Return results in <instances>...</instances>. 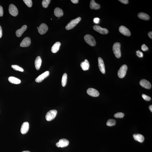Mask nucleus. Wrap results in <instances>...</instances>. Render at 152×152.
<instances>
[{
    "label": "nucleus",
    "mask_w": 152,
    "mask_h": 152,
    "mask_svg": "<svg viewBox=\"0 0 152 152\" xmlns=\"http://www.w3.org/2000/svg\"><path fill=\"white\" fill-rule=\"evenodd\" d=\"M119 31L120 33L125 36H130L131 33L129 30L124 26H120L119 27Z\"/></svg>",
    "instance_id": "obj_9"
},
{
    "label": "nucleus",
    "mask_w": 152,
    "mask_h": 152,
    "mask_svg": "<svg viewBox=\"0 0 152 152\" xmlns=\"http://www.w3.org/2000/svg\"><path fill=\"white\" fill-rule=\"evenodd\" d=\"M149 109L150 110H151V112H152V105H151L149 107Z\"/></svg>",
    "instance_id": "obj_41"
},
{
    "label": "nucleus",
    "mask_w": 152,
    "mask_h": 152,
    "mask_svg": "<svg viewBox=\"0 0 152 152\" xmlns=\"http://www.w3.org/2000/svg\"><path fill=\"white\" fill-rule=\"evenodd\" d=\"M125 116L123 113L122 112H118L114 115V116L116 118H122Z\"/></svg>",
    "instance_id": "obj_30"
},
{
    "label": "nucleus",
    "mask_w": 152,
    "mask_h": 152,
    "mask_svg": "<svg viewBox=\"0 0 152 152\" xmlns=\"http://www.w3.org/2000/svg\"><path fill=\"white\" fill-rule=\"evenodd\" d=\"M71 1L72 3H75V4H77L79 2L78 0H71Z\"/></svg>",
    "instance_id": "obj_39"
},
{
    "label": "nucleus",
    "mask_w": 152,
    "mask_h": 152,
    "mask_svg": "<svg viewBox=\"0 0 152 152\" xmlns=\"http://www.w3.org/2000/svg\"><path fill=\"white\" fill-rule=\"evenodd\" d=\"M140 85L145 89H150L151 87V84L149 81L145 79H143L139 82Z\"/></svg>",
    "instance_id": "obj_15"
},
{
    "label": "nucleus",
    "mask_w": 152,
    "mask_h": 152,
    "mask_svg": "<svg viewBox=\"0 0 152 152\" xmlns=\"http://www.w3.org/2000/svg\"><path fill=\"white\" fill-rule=\"evenodd\" d=\"M128 67L126 65H122L120 68L118 72V75L120 78H122L126 75Z\"/></svg>",
    "instance_id": "obj_5"
},
{
    "label": "nucleus",
    "mask_w": 152,
    "mask_h": 152,
    "mask_svg": "<svg viewBox=\"0 0 152 152\" xmlns=\"http://www.w3.org/2000/svg\"><path fill=\"white\" fill-rule=\"evenodd\" d=\"M134 138L135 140L140 143H142L144 141V136L140 134H134L133 135Z\"/></svg>",
    "instance_id": "obj_22"
},
{
    "label": "nucleus",
    "mask_w": 152,
    "mask_h": 152,
    "mask_svg": "<svg viewBox=\"0 0 152 152\" xmlns=\"http://www.w3.org/2000/svg\"><path fill=\"white\" fill-rule=\"evenodd\" d=\"M50 0H43L42 2V6L44 8H47L50 3Z\"/></svg>",
    "instance_id": "obj_29"
},
{
    "label": "nucleus",
    "mask_w": 152,
    "mask_h": 152,
    "mask_svg": "<svg viewBox=\"0 0 152 152\" xmlns=\"http://www.w3.org/2000/svg\"><path fill=\"white\" fill-rule=\"evenodd\" d=\"M142 97L144 100L146 101H150L151 100V97L145 94H142Z\"/></svg>",
    "instance_id": "obj_32"
},
{
    "label": "nucleus",
    "mask_w": 152,
    "mask_h": 152,
    "mask_svg": "<svg viewBox=\"0 0 152 152\" xmlns=\"http://www.w3.org/2000/svg\"><path fill=\"white\" fill-rule=\"evenodd\" d=\"M69 142L68 140L65 139L60 140L59 142L56 144V145L58 147L63 148L65 147L68 145Z\"/></svg>",
    "instance_id": "obj_8"
},
{
    "label": "nucleus",
    "mask_w": 152,
    "mask_h": 152,
    "mask_svg": "<svg viewBox=\"0 0 152 152\" xmlns=\"http://www.w3.org/2000/svg\"><path fill=\"white\" fill-rule=\"evenodd\" d=\"M148 36H149L150 38L152 39V31L150 32L148 34Z\"/></svg>",
    "instance_id": "obj_40"
},
{
    "label": "nucleus",
    "mask_w": 152,
    "mask_h": 152,
    "mask_svg": "<svg viewBox=\"0 0 152 152\" xmlns=\"http://www.w3.org/2000/svg\"><path fill=\"white\" fill-rule=\"evenodd\" d=\"M141 49L143 51H146L148 50V48L147 46L145 44H144L141 46Z\"/></svg>",
    "instance_id": "obj_34"
},
{
    "label": "nucleus",
    "mask_w": 152,
    "mask_h": 152,
    "mask_svg": "<svg viewBox=\"0 0 152 152\" xmlns=\"http://www.w3.org/2000/svg\"><path fill=\"white\" fill-rule=\"evenodd\" d=\"M49 71H46L42 73L41 75L37 78L35 79L36 82L37 83L41 82L43 81L44 79H45L49 75Z\"/></svg>",
    "instance_id": "obj_10"
},
{
    "label": "nucleus",
    "mask_w": 152,
    "mask_h": 152,
    "mask_svg": "<svg viewBox=\"0 0 152 152\" xmlns=\"http://www.w3.org/2000/svg\"><path fill=\"white\" fill-rule=\"evenodd\" d=\"M67 80V75L66 73H65L63 74L62 78L61 84L63 87H64L66 86Z\"/></svg>",
    "instance_id": "obj_26"
},
{
    "label": "nucleus",
    "mask_w": 152,
    "mask_h": 152,
    "mask_svg": "<svg viewBox=\"0 0 152 152\" xmlns=\"http://www.w3.org/2000/svg\"><path fill=\"white\" fill-rule=\"evenodd\" d=\"M98 63L99 68L102 74L105 73V65L103 59L101 57L98 58Z\"/></svg>",
    "instance_id": "obj_11"
},
{
    "label": "nucleus",
    "mask_w": 152,
    "mask_h": 152,
    "mask_svg": "<svg viewBox=\"0 0 152 152\" xmlns=\"http://www.w3.org/2000/svg\"><path fill=\"white\" fill-rule=\"evenodd\" d=\"M22 152H31L29 151H24Z\"/></svg>",
    "instance_id": "obj_42"
},
{
    "label": "nucleus",
    "mask_w": 152,
    "mask_h": 152,
    "mask_svg": "<svg viewBox=\"0 0 152 152\" xmlns=\"http://www.w3.org/2000/svg\"><path fill=\"white\" fill-rule=\"evenodd\" d=\"M12 68L14 70L17 71H18L20 72H23L24 71V69L23 68H21L17 65H13L11 66Z\"/></svg>",
    "instance_id": "obj_28"
},
{
    "label": "nucleus",
    "mask_w": 152,
    "mask_h": 152,
    "mask_svg": "<svg viewBox=\"0 0 152 152\" xmlns=\"http://www.w3.org/2000/svg\"><path fill=\"white\" fill-rule=\"evenodd\" d=\"M61 44L59 42H57L53 45L51 48V51L53 53H56L59 51Z\"/></svg>",
    "instance_id": "obj_20"
},
{
    "label": "nucleus",
    "mask_w": 152,
    "mask_h": 152,
    "mask_svg": "<svg viewBox=\"0 0 152 152\" xmlns=\"http://www.w3.org/2000/svg\"><path fill=\"white\" fill-rule=\"evenodd\" d=\"M2 35V29L0 25V38H1Z\"/></svg>",
    "instance_id": "obj_38"
},
{
    "label": "nucleus",
    "mask_w": 152,
    "mask_h": 152,
    "mask_svg": "<svg viewBox=\"0 0 152 152\" xmlns=\"http://www.w3.org/2000/svg\"><path fill=\"white\" fill-rule=\"evenodd\" d=\"M31 44V39L29 37L25 38L22 40L20 44V46L22 47H29Z\"/></svg>",
    "instance_id": "obj_16"
},
{
    "label": "nucleus",
    "mask_w": 152,
    "mask_h": 152,
    "mask_svg": "<svg viewBox=\"0 0 152 152\" xmlns=\"http://www.w3.org/2000/svg\"><path fill=\"white\" fill-rule=\"evenodd\" d=\"M9 12L10 15L14 17L17 16L18 15V12L16 6L13 4H10L9 8Z\"/></svg>",
    "instance_id": "obj_7"
},
{
    "label": "nucleus",
    "mask_w": 152,
    "mask_h": 152,
    "mask_svg": "<svg viewBox=\"0 0 152 152\" xmlns=\"http://www.w3.org/2000/svg\"><path fill=\"white\" fill-rule=\"evenodd\" d=\"M23 1L29 8H31L32 6L33 3L31 0H24Z\"/></svg>",
    "instance_id": "obj_31"
},
{
    "label": "nucleus",
    "mask_w": 152,
    "mask_h": 152,
    "mask_svg": "<svg viewBox=\"0 0 152 152\" xmlns=\"http://www.w3.org/2000/svg\"><path fill=\"white\" fill-rule=\"evenodd\" d=\"M116 120L114 119H109L107 122V126L110 127L114 126L116 124Z\"/></svg>",
    "instance_id": "obj_27"
},
{
    "label": "nucleus",
    "mask_w": 152,
    "mask_h": 152,
    "mask_svg": "<svg viewBox=\"0 0 152 152\" xmlns=\"http://www.w3.org/2000/svg\"><path fill=\"white\" fill-rule=\"evenodd\" d=\"M84 39L86 43L91 46H94L96 44L94 38L91 35H86L84 36Z\"/></svg>",
    "instance_id": "obj_3"
},
{
    "label": "nucleus",
    "mask_w": 152,
    "mask_h": 152,
    "mask_svg": "<svg viewBox=\"0 0 152 152\" xmlns=\"http://www.w3.org/2000/svg\"><path fill=\"white\" fill-rule=\"evenodd\" d=\"M57 111L55 110H53L49 111L46 115L45 118L47 121H50L54 119L56 117Z\"/></svg>",
    "instance_id": "obj_4"
},
{
    "label": "nucleus",
    "mask_w": 152,
    "mask_h": 152,
    "mask_svg": "<svg viewBox=\"0 0 152 152\" xmlns=\"http://www.w3.org/2000/svg\"><path fill=\"white\" fill-rule=\"evenodd\" d=\"M48 29V27L46 25L44 24H42L38 28V31L40 34L43 35L47 32Z\"/></svg>",
    "instance_id": "obj_14"
},
{
    "label": "nucleus",
    "mask_w": 152,
    "mask_h": 152,
    "mask_svg": "<svg viewBox=\"0 0 152 152\" xmlns=\"http://www.w3.org/2000/svg\"><path fill=\"white\" fill-rule=\"evenodd\" d=\"M138 16L140 19L144 20H149L150 17L147 14L144 13H140L138 14Z\"/></svg>",
    "instance_id": "obj_25"
},
{
    "label": "nucleus",
    "mask_w": 152,
    "mask_h": 152,
    "mask_svg": "<svg viewBox=\"0 0 152 152\" xmlns=\"http://www.w3.org/2000/svg\"><path fill=\"white\" fill-rule=\"evenodd\" d=\"M81 20L80 17H78L77 18L73 19L65 27L67 30H70L73 29L77 24H78Z\"/></svg>",
    "instance_id": "obj_2"
},
{
    "label": "nucleus",
    "mask_w": 152,
    "mask_h": 152,
    "mask_svg": "<svg viewBox=\"0 0 152 152\" xmlns=\"http://www.w3.org/2000/svg\"><path fill=\"white\" fill-rule=\"evenodd\" d=\"M29 123L27 122H25L23 123L21 127V133L23 134H25L27 133L29 130Z\"/></svg>",
    "instance_id": "obj_12"
},
{
    "label": "nucleus",
    "mask_w": 152,
    "mask_h": 152,
    "mask_svg": "<svg viewBox=\"0 0 152 152\" xmlns=\"http://www.w3.org/2000/svg\"><path fill=\"white\" fill-rule=\"evenodd\" d=\"M3 8L2 7L0 6V17L3 16Z\"/></svg>",
    "instance_id": "obj_35"
},
{
    "label": "nucleus",
    "mask_w": 152,
    "mask_h": 152,
    "mask_svg": "<svg viewBox=\"0 0 152 152\" xmlns=\"http://www.w3.org/2000/svg\"><path fill=\"white\" fill-rule=\"evenodd\" d=\"M27 28V26L26 25H24L20 29L17 30L16 32V34L17 36L18 37H20L22 36L24 32L26 31Z\"/></svg>",
    "instance_id": "obj_19"
},
{
    "label": "nucleus",
    "mask_w": 152,
    "mask_h": 152,
    "mask_svg": "<svg viewBox=\"0 0 152 152\" xmlns=\"http://www.w3.org/2000/svg\"><path fill=\"white\" fill-rule=\"evenodd\" d=\"M8 80L10 83L15 84H19L21 83V81L20 79L11 76L9 77Z\"/></svg>",
    "instance_id": "obj_23"
},
{
    "label": "nucleus",
    "mask_w": 152,
    "mask_h": 152,
    "mask_svg": "<svg viewBox=\"0 0 152 152\" xmlns=\"http://www.w3.org/2000/svg\"><path fill=\"white\" fill-rule=\"evenodd\" d=\"M54 14L56 17H62L63 15V10L61 8H56L55 9Z\"/></svg>",
    "instance_id": "obj_24"
},
{
    "label": "nucleus",
    "mask_w": 152,
    "mask_h": 152,
    "mask_svg": "<svg viewBox=\"0 0 152 152\" xmlns=\"http://www.w3.org/2000/svg\"><path fill=\"white\" fill-rule=\"evenodd\" d=\"M42 61V59L40 56H38L36 58L35 61V65L37 70H38L40 69Z\"/></svg>",
    "instance_id": "obj_17"
},
{
    "label": "nucleus",
    "mask_w": 152,
    "mask_h": 152,
    "mask_svg": "<svg viewBox=\"0 0 152 152\" xmlns=\"http://www.w3.org/2000/svg\"><path fill=\"white\" fill-rule=\"evenodd\" d=\"M90 8L92 9L98 10L100 8V6L95 2L94 0H92L90 3Z\"/></svg>",
    "instance_id": "obj_21"
},
{
    "label": "nucleus",
    "mask_w": 152,
    "mask_h": 152,
    "mask_svg": "<svg viewBox=\"0 0 152 152\" xmlns=\"http://www.w3.org/2000/svg\"><path fill=\"white\" fill-rule=\"evenodd\" d=\"M121 44L119 42L114 43L113 46V51L116 57L118 58L121 57V53L120 50Z\"/></svg>",
    "instance_id": "obj_1"
},
{
    "label": "nucleus",
    "mask_w": 152,
    "mask_h": 152,
    "mask_svg": "<svg viewBox=\"0 0 152 152\" xmlns=\"http://www.w3.org/2000/svg\"><path fill=\"white\" fill-rule=\"evenodd\" d=\"M100 19L99 18L96 17L93 19V22L95 24H98L99 23Z\"/></svg>",
    "instance_id": "obj_36"
},
{
    "label": "nucleus",
    "mask_w": 152,
    "mask_h": 152,
    "mask_svg": "<svg viewBox=\"0 0 152 152\" xmlns=\"http://www.w3.org/2000/svg\"><path fill=\"white\" fill-rule=\"evenodd\" d=\"M137 55L139 58H142L143 56V54L142 52L139 50L137 51L136 52Z\"/></svg>",
    "instance_id": "obj_33"
},
{
    "label": "nucleus",
    "mask_w": 152,
    "mask_h": 152,
    "mask_svg": "<svg viewBox=\"0 0 152 152\" xmlns=\"http://www.w3.org/2000/svg\"><path fill=\"white\" fill-rule=\"evenodd\" d=\"M93 29L95 31L102 34H107L109 33L108 30L105 28H102L98 25L93 26Z\"/></svg>",
    "instance_id": "obj_6"
},
{
    "label": "nucleus",
    "mask_w": 152,
    "mask_h": 152,
    "mask_svg": "<svg viewBox=\"0 0 152 152\" xmlns=\"http://www.w3.org/2000/svg\"><path fill=\"white\" fill-rule=\"evenodd\" d=\"M80 66L83 70L86 71L89 70L90 67L89 61L87 59L85 60L84 61L81 63Z\"/></svg>",
    "instance_id": "obj_18"
},
{
    "label": "nucleus",
    "mask_w": 152,
    "mask_h": 152,
    "mask_svg": "<svg viewBox=\"0 0 152 152\" xmlns=\"http://www.w3.org/2000/svg\"><path fill=\"white\" fill-rule=\"evenodd\" d=\"M87 93L90 96L93 97H98L100 95L99 93L97 90L92 88H90L88 89L87 91Z\"/></svg>",
    "instance_id": "obj_13"
},
{
    "label": "nucleus",
    "mask_w": 152,
    "mask_h": 152,
    "mask_svg": "<svg viewBox=\"0 0 152 152\" xmlns=\"http://www.w3.org/2000/svg\"><path fill=\"white\" fill-rule=\"evenodd\" d=\"M119 1L123 4H128V0H120Z\"/></svg>",
    "instance_id": "obj_37"
}]
</instances>
